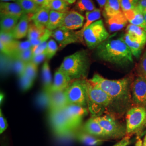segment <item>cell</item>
Here are the masks:
<instances>
[{
	"instance_id": "1",
	"label": "cell",
	"mask_w": 146,
	"mask_h": 146,
	"mask_svg": "<svg viewBox=\"0 0 146 146\" xmlns=\"http://www.w3.org/2000/svg\"><path fill=\"white\" fill-rule=\"evenodd\" d=\"M89 81L103 90L111 98L112 102L108 111L110 115L114 116L115 114L120 115L128 111L133 102L129 78L109 80L96 74Z\"/></svg>"
},
{
	"instance_id": "2",
	"label": "cell",
	"mask_w": 146,
	"mask_h": 146,
	"mask_svg": "<svg viewBox=\"0 0 146 146\" xmlns=\"http://www.w3.org/2000/svg\"><path fill=\"white\" fill-rule=\"evenodd\" d=\"M96 55L104 61L119 66L133 62V55L123 36L108 38L96 48Z\"/></svg>"
},
{
	"instance_id": "3",
	"label": "cell",
	"mask_w": 146,
	"mask_h": 146,
	"mask_svg": "<svg viewBox=\"0 0 146 146\" xmlns=\"http://www.w3.org/2000/svg\"><path fill=\"white\" fill-rule=\"evenodd\" d=\"M90 65L88 53L82 50L64 58L58 68L71 80H84L87 77Z\"/></svg>"
},
{
	"instance_id": "4",
	"label": "cell",
	"mask_w": 146,
	"mask_h": 146,
	"mask_svg": "<svg viewBox=\"0 0 146 146\" xmlns=\"http://www.w3.org/2000/svg\"><path fill=\"white\" fill-rule=\"evenodd\" d=\"M84 84L87 96V108L92 117L101 116L106 110L109 111L111 99L103 90L84 79Z\"/></svg>"
},
{
	"instance_id": "5",
	"label": "cell",
	"mask_w": 146,
	"mask_h": 146,
	"mask_svg": "<svg viewBox=\"0 0 146 146\" xmlns=\"http://www.w3.org/2000/svg\"><path fill=\"white\" fill-rule=\"evenodd\" d=\"M82 36L89 49H93L107 40L110 34L106 30L103 21L99 20L87 27L82 33Z\"/></svg>"
},
{
	"instance_id": "6",
	"label": "cell",
	"mask_w": 146,
	"mask_h": 146,
	"mask_svg": "<svg viewBox=\"0 0 146 146\" xmlns=\"http://www.w3.org/2000/svg\"><path fill=\"white\" fill-rule=\"evenodd\" d=\"M126 134L131 135L142 131L146 127V108L131 107L126 114Z\"/></svg>"
},
{
	"instance_id": "7",
	"label": "cell",
	"mask_w": 146,
	"mask_h": 146,
	"mask_svg": "<svg viewBox=\"0 0 146 146\" xmlns=\"http://www.w3.org/2000/svg\"><path fill=\"white\" fill-rule=\"evenodd\" d=\"M103 128L108 139H120L125 137L126 127L121 124L112 115H107L94 117Z\"/></svg>"
},
{
	"instance_id": "8",
	"label": "cell",
	"mask_w": 146,
	"mask_h": 146,
	"mask_svg": "<svg viewBox=\"0 0 146 146\" xmlns=\"http://www.w3.org/2000/svg\"><path fill=\"white\" fill-rule=\"evenodd\" d=\"M68 104L87 107V96L84 80H73L65 89Z\"/></svg>"
},
{
	"instance_id": "9",
	"label": "cell",
	"mask_w": 146,
	"mask_h": 146,
	"mask_svg": "<svg viewBox=\"0 0 146 146\" xmlns=\"http://www.w3.org/2000/svg\"><path fill=\"white\" fill-rule=\"evenodd\" d=\"M50 123L56 135L63 137L68 135L73 130L63 110L49 113Z\"/></svg>"
},
{
	"instance_id": "10",
	"label": "cell",
	"mask_w": 146,
	"mask_h": 146,
	"mask_svg": "<svg viewBox=\"0 0 146 146\" xmlns=\"http://www.w3.org/2000/svg\"><path fill=\"white\" fill-rule=\"evenodd\" d=\"M51 37L59 43L60 49H63L70 44L83 43L84 41L80 31L68 30L63 27L52 31Z\"/></svg>"
},
{
	"instance_id": "11",
	"label": "cell",
	"mask_w": 146,
	"mask_h": 146,
	"mask_svg": "<svg viewBox=\"0 0 146 146\" xmlns=\"http://www.w3.org/2000/svg\"><path fill=\"white\" fill-rule=\"evenodd\" d=\"M133 102L146 108V78L139 75L131 85Z\"/></svg>"
},
{
	"instance_id": "12",
	"label": "cell",
	"mask_w": 146,
	"mask_h": 146,
	"mask_svg": "<svg viewBox=\"0 0 146 146\" xmlns=\"http://www.w3.org/2000/svg\"><path fill=\"white\" fill-rule=\"evenodd\" d=\"M64 111L72 129L74 131L81 125L83 117L88 114L89 110L87 107L68 104L64 108Z\"/></svg>"
},
{
	"instance_id": "13",
	"label": "cell",
	"mask_w": 146,
	"mask_h": 146,
	"mask_svg": "<svg viewBox=\"0 0 146 146\" xmlns=\"http://www.w3.org/2000/svg\"><path fill=\"white\" fill-rule=\"evenodd\" d=\"M52 31L46 27H39L31 23L29 24L27 37L31 43V46L34 47L46 42L52 36Z\"/></svg>"
},
{
	"instance_id": "14",
	"label": "cell",
	"mask_w": 146,
	"mask_h": 146,
	"mask_svg": "<svg viewBox=\"0 0 146 146\" xmlns=\"http://www.w3.org/2000/svg\"><path fill=\"white\" fill-rule=\"evenodd\" d=\"M47 94L49 113L63 110L68 106L65 90L50 92Z\"/></svg>"
},
{
	"instance_id": "15",
	"label": "cell",
	"mask_w": 146,
	"mask_h": 146,
	"mask_svg": "<svg viewBox=\"0 0 146 146\" xmlns=\"http://www.w3.org/2000/svg\"><path fill=\"white\" fill-rule=\"evenodd\" d=\"M84 17L76 11H68L64 17L62 24L60 27L68 30L74 31L84 27Z\"/></svg>"
},
{
	"instance_id": "16",
	"label": "cell",
	"mask_w": 146,
	"mask_h": 146,
	"mask_svg": "<svg viewBox=\"0 0 146 146\" xmlns=\"http://www.w3.org/2000/svg\"><path fill=\"white\" fill-rule=\"evenodd\" d=\"M126 44L129 48L133 55L136 58H139L142 51L146 44V41L126 33L123 36Z\"/></svg>"
},
{
	"instance_id": "17",
	"label": "cell",
	"mask_w": 146,
	"mask_h": 146,
	"mask_svg": "<svg viewBox=\"0 0 146 146\" xmlns=\"http://www.w3.org/2000/svg\"><path fill=\"white\" fill-rule=\"evenodd\" d=\"M128 21L133 25L140 27L146 31V21L143 11L137 6L135 9L123 12Z\"/></svg>"
},
{
	"instance_id": "18",
	"label": "cell",
	"mask_w": 146,
	"mask_h": 146,
	"mask_svg": "<svg viewBox=\"0 0 146 146\" xmlns=\"http://www.w3.org/2000/svg\"><path fill=\"white\" fill-rule=\"evenodd\" d=\"M72 80L68 75L58 69L55 73L54 80L52 86L48 93L65 90L72 82Z\"/></svg>"
},
{
	"instance_id": "19",
	"label": "cell",
	"mask_w": 146,
	"mask_h": 146,
	"mask_svg": "<svg viewBox=\"0 0 146 146\" xmlns=\"http://www.w3.org/2000/svg\"><path fill=\"white\" fill-rule=\"evenodd\" d=\"M31 19V17L26 13L21 16L20 21H19L14 29L11 31L13 36L15 40L21 39L26 36L29 26V22Z\"/></svg>"
},
{
	"instance_id": "20",
	"label": "cell",
	"mask_w": 146,
	"mask_h": 146,
	"mask_svg": "<svg viewBox=\"0 0 146 146\" xmlns=\"http://www.w3.org/2000/svg\"><path fill=\"white\" fill-rule=\"evenodd\" d=\"M83 129L84 132L97 137L104 139H108V136L106 134L103 128L94 119V117H91L86 122L84 125Z\"/></svg>"
},
{
	"instance_id": "21",
	"label": "cell",
	"mask_w": 146,
	"mask_h": 146,
	"mask_svg": "<svg viewBox=\"0 0 146 146\" xmlns=\"http://www.w3.org/2000/svg\"><path fill=\"white\" fill-rule=\"evenodd\" d=\"M128 22L122 11L118 14L106 19V23L111 32L121 30L127 25Z\"/></svg>"
},
{
	"instance_id": "22",
	"label": "cell",
	"mask_w": 146,
	"mask_h": 146,
	"mask_svg": "<svg viewBox=\"0 0 146 146\" xmlns=\"http://www.w3.org/2000/svg\"><path fill=\"white\" fill-rule=\"evenodd\" d=\"M0 11L1 15H9L14 16L20 19L22 16L25 14L21 6L16 2H1L0 5Z\"/></svg>"
},
{
	"instance_id": "23",
	"label": "cell",
	"mask_w": 146,
	"mask_h": 146,
	"mask_svg": "<svg viewBox=\"0 0 146 146\" xmlns=\"http://www.w3.org/2000/svg\"><path fill=\"white\" fill-rule=\"evenodd\" d=\"M50 10L47 8L42 7L39 11L31 16L33 23L39 27H46L49 20Z\"/></svg>"
},
{
	"instance_id": "24",
	"label": "cell",
	"mask_w": 146,
	"mask_h": 146,
	"mask_svg": "<svg viewBox=\"0 0 146 146\" xmlns=\"http://www.w3.org/2000/svg\"><path fill=\"white\" fill-rule=\"evenodd\" d=\"M76 138L79 142L86 146H99L105 141L104 139L92 135L84 131L78 133L76 134Z\"/></svg>"
},
{
	"instance_id": "25",
	"label": "cell",
	"mask_w": 146,
	"mask_h": 146,
	"mask_svg": "<svg viewBox=\"0 0 146 146\" xmlns=\"http://www.w3.org/2000/svg\"><path fill=\"white\" fill-rule=\"evenodd\" d=\"M121 11V0H107L103 13L106 19L116 15Z\"/></svg>"
},
{
	"instance_id": "26",
	"label": "cell",
	"mask_w": 146,
	"mask_h": 146,
	"mask_svg": "<svg viewBox=\"0 0 146 146\" xmlns=\"http://www.w3.org/2000/svg\"><path fill=\"white\" fill-rule=\"evenodd\" d=\"M66 13H61L56 11H50L49 20L47 28L50 31H54L61 26Z\"/></svg>"
},
{
	"instance_id": "27",
	"label": "cell",
	"mask_w": 146,
	"mask_h": 146,
	"mask_svg": "<svg viewBox=\"0 0 146 146\" xmlns=\"http://www.w3.org/2000/svg\"><path fill=\"white\" fill-rule=\"evenodd\" d=\"M20 18L14 16L1 15V31L11 32L14 29Z\"/></svg>"
},
{
	"instance_id": "28",
	"label": "cell",
	"mask_w": 146,
	"mask_h": 146,
	"mask_svg": "<svg viewBox=\"0 0 146 146\" xmlns=\"http://www.w3.org/2000/svg\"><path fill=\"white\" fill-rule=\"evenodd\" d=\"M42 77L44 85V92L48 93L52 86V78L49 63L46 61L42 66Z\"/></svg>"
},
{
	"instance_id": "29",
	"label": "cell",
	"mask_w": 146,
	"mask_h": 146,
	"mask_svg": "<svg viewBox=\"0 0 146 146\" xmlns=\"http://www.w3.org/2000/svg\"><path fill=\"white\" fill-rule=\"evenodd\" d=\"M16 2L21 6L26 14H35L42 7L36 4L33 0H16Z\"/></svg>"
},
{
	"instance_id": "30",
	"label": "cell",
	"mask_w": 146,
	"mask_h": 146,
	"mask_svg": "<svg viewBox=\"0 0 146 146\" xmlns=\"http://www.w3.org/2000/svg\"><path fill=\"white\" fill-rule=\"evenodd\" d=\"M101 10L98 8H96L95 9H94V11L86 12V21L84 25V27H82V29L79 31L82 36V33L84 30L87 27H88L89 26H90L95 22L99 20L101 18Z\"/></svg>"
},
{
	"instance_id": "31",
	"label": "cell",
	"mask_w": 146,
	"mask_h": 146,
	"mask_svg": "<svg viewBox=\"0 0 146 146\" xmlns=\"http://www.w3.org/2000/svg\"><path fill=\"white\" fill-rule=\"evenodd\" d=\"M32 46L31 42L29 40L19 42L16 40L14 44L11 48V58L19 52H23L27 49H31Z\"/></svg>"
},
{
	"instance_id": "32",
	"label": "cell",
	"mask_w": 146,
	"mask_h": 146,
	"mask_svg": "<svg viewBox=\"0 0 146 146\" xmlns=\"http://www.w3.org/2000/svg\"><path fill=\"white\" fill-rule=\"evenodd\" d=\"M126 31L131 35L146 41V31L140 27L129 24L126 28Z\"/></svg>"
},
{
	"instance_id": "33",
	"label": "cell",
	"mask_w": 146,
	"mask_h": 146,
	"mask_svg": "<svg viewBox=\"0 0 146 146\" xmlns=\"http://www.w3.org/2000/svg\"><path fill=\"white\" fill-rule=\"evenodd\" d=\"M68 5L64 0H53L50 5V9L61 13H67L69 9Z\"/></svg>"
},
{
	"instance_id": "34",
	"label": "cell",
	"mask_w": 146,
	"mask_h": 146,
	"mask_svg": "<svg viewBox=\"0 0 146 146\" xmlns=\"http://www.w3.org/2000/svg\"><path fill=\"white\" fill-rule=\"evenodd\" d=\"M76 8L80 11H90L96 9L92 0H78L76 5Z\"/></svg>"
},
{
	"instance_id": "35",
	"label": "cell",
	"mask_w": 146,
	"mask_h": 146,
	"mask_svg": "<svg viewBox=\"0 0 146 146\" xmlns=\"http://www.w3.org/2000/svg\"><path fill=\"white\" fill-rule=\"evenodd\" d=\"M33 57V52L32 48L24 50L23 52H19L15 55H13L11 58L14 60H19L23 62H29L31 61V59Z\"/></svg>"
},
{
	"instance_id": "36",
	"label": "cell",
	"mask_w": 146,
	"mask_h": 146,
	"mask_svg": "<svg viewBox=\"0 0 146 146\" xmlns=\"http://www.w3.org/2000/svg\"><path fill=\"white\" fill-rule=\"evenodd\" d=\"M15 41L16 40L13 36L11 31V32L1 31L0 42H2L5 44L6 46L8 47L11 50V48Z\"/></svg>"
},
{
	"instance_id": "37",
	"label": "cell",
	"mask_w": 146,
	"mask_h": 146,
	"mask_svg": "<svg viewBox=\"0 0 146 146\" xmlns=\"http://www.w3.org/2000/svg\"><path fill=\"white\" fill-rule=\"evenodd\" d=\"M58 47L56 41L53 39L50 40L47 44V49L45 52L48 60H50L56 54Z\"/></svg>"
},
{
	"instance_id": "38",
	"label": "cell",
	"mask_w": 146,
	"mask_h": 146,
	"mask_svg": "<svg viewBox=\"0 0 146 146\" xmlns=\"http://www.w3.org/2000/svg\"><path fill=\"white\" fill-rule=\"evenodd\" d=\"M140 0H121V8L123 12L133 10L136 8Z\"/></svg>"
},
{
	"instance_id": "39",
	"label": "cell",
	"mask_w": 146,
	"mask_h": 146,
	"mask_svg": "<svg viewBox=\"0 0 146 146\" xmlns=\"http://www.w3.org/2000/svg\"><path fill=\"white\" fill-rule=\"evenodd\" d=\"M37 66L34 63L30 61L27 63L25 70L24 74H26L27 76L29 77L30 78L34 80L37 75Z\"/></svg>"
},
{
	"instance_id": "40",
	"label": "cell",
	"mask_w": 146,
	"mask_h": 146,
	"mask_svg": "<svg viewBox=\"0 0 146 146\" xmlns=\"http://www.w3.org/2000/svg\"><path fill=\"white\" fill-rule=\"evenodd\" d=\"M19 78L21 88L23 91L28 90L31 88L34 82L33 79L27 76L25 74L22 75Z\"/></svg>"
},
{
	"instance_id": "41",
	"label": "cell",
	"mask_w": 146,
	"mask_h": 146,
	"mask_svg": "<svg viewBox=\"0 0 146 146\" xmlns=\"http://www.w3.org/2000/svg\"><path fill=\"white\" fill-rule=\"evenodd\" d=\"M14 67L16 73L20 77L22 75H23L25 73V70L26 63L23 62V61H20L19 60H14Z\"/></svg>"
},
{
	"instance_id": "42",
	"label": "cell",
	"mask_w": 146,
	"mask_h": 146,
	"mask_svg": "<svg viewBox=\"0 0 146 146\" xmlns=\"http://www.w3.org/2000/svg\"><path fill=\"white\" fill-rule=\"evenodd\" d=\"M138 70L140 74L139 75L146 78V49L142 56L140 62L139 63Z\"/></svg>"
},
{
	"instance_id": "43",
	"label": "cell",
	"mask_w": 146,
	"mask_h": 146,
	"mask_svg": "<svg viewBox=\"0 0 146 146\" xmlns=\"http://www.w3.org/2000/svg\"><path fill=\"white\" fill-rule=\"evenodd\" d=\"M47 44L48 42L46 41L37 45L35 47H31L33 52V56H36L44 53L47 49Z\"/></svg>"
},
{
	"instance_id": "44",
	"label": "cell",
	"mask_w": 146,
	"mask_h": 146,
	"mask_svg": "<svg viewBox=\"0 0 146 146\" xmlns=\"http://www.w3.org/2000/svg\"><path fill=\"white\" fill-rule=\"evenodd\" d=\"M8 127V123L5 120L1 109L0 110V133L2 134Z\"/></svg>"
},
{
	"instance_id": "45",
	"label": "cell",
	"mask_w": 146,
	"mask_h": 146,
	"mask_svg": "<svg viewBox=\"0 0 146 146\" xmlns=\"http://www.w3.org/2000/svg\"><path fill=\"white\" fill-rule=\"evenodd\" d=\"M47 58L46 53H43L42 54L38 55L36 56H33V57L31 59V61L34 63L38 66V65L41 62H42L44 60V59Z\"/></svg>"
},
{
	"instance_id": "46",
	"label": "cell",
	"mask_w": 146,
	"mask_h": 146,
	"mask_svg": "<svg viewBox=\"0 0 146 146\" xmlns=\"http://www.w3.org/2000/svg\"><path fill=\"white\" fill-rule=\"evenodd\" d=\"M131 136L127 135L113 146H127L131 143Z\"/></svg>"
},
{
	"instance_id": "47",
	"label": "cell",
	"mask_w": 146,
	"mask_h": 146,
	"mask_svg": "<svg viewBox=\"0 0 146 146\" xmlns=\"http://www.w3.org/2000/svg\"><path fill=\"white\" fill-rule=\"evenodd\" d=\"M138 7L142 11H146V0H140Z\"/></svg>"
},
{
	"instance_id": "48",
	"label": "cell",
	"mask_w": 146,
	"mask_h": 146,
	"mask_svg": "<svg viewBox=\"0 0 146 146\" xmlns=\"http://www.w3.org/2000/svg\"><path fill=\"white\" fill-rule=\"evenodd\" d=\"M99 4L100 8H104V5H106L107 0H96Z\"/></svg>"
},
{
	"instance_id": "49",
	"label": "cell",
	"mask_w": 146,
	"mask_h": 146,
	"mask_svg": "<svg viewBox=\"0 0 146 146\" xmlns=\"http://www.w3.org/2000/svg\"><path fill=\"white\" fill-rule=\"evenodd\" d=\"M52 1L53 0H46L45 3H44V5L43 6V8H48V9H50V5H51Z\"/></svg>"
},
{
	"instance_id": "50",
	"label": "cell",
	"mask_w": 146,
	"mask_h": 146,
	"mask_svg": "<svg viewBox=\"0 0 146 146\" xmlns=\"http://www.w3.org/2000/svg\"><path fill=\"white\" fill-rule=\"evenodd\" d=\"M33 1L38 5L41 6V7H43L46 1V0H33Z\"/></svg>"
},
{
	"instance_id": "51",
	"label": "cell",
	"mask_w": 146,
	"mask_h": 146,
	"mask_svg": "<svg viewBox=\"0 0 146 146\" xmlns=\"http://www.w3.org/2000/svg\"><path fill=\"white\" fill-rule=\"evenodd\" d=\"M142 144H143V142L140 138L138 137L137 140L136 142L135 146H142Z\"/></svg>"
},
{
	"instance_id": "52",
	"label": "cell",
	"mask_w": 146,
	"mask_h": 146,
	"mask_svg": "<svg viewBox=\"0 0 146 146\" xmlns=\"http://www.w3.org/2000/svg\"><path fill=\"white\" fill-rule=\"evenodd\" d=\"M3 98H4V94H3L2 93H1V95H0V103H1V104H2V102L3 100Z\"/></svg>"
},
{
	"instance_id": "53",
	"label": "cell",
	"mask_w": 146,
	"mask_h": 146,
	"mask_svg": "<svg viewBox=\"0 0 146 146\" xmlns=\"http://www.w3.org/2000/svg\"><path fill=\"white\" fill-rule=\"evenodd\" d=\"M64 1H66L67 3H68V4H73L74 3L76 0H64Z\"/></svg>"
},
{
	"instance_id": "54",
	"label": "cell",
	"mask_w": 146,
	"mask_h": 146,
	"mask_svg": "<svg viewBox=\"0 0 146 146\" xmlns=\"http://www.w3.org/2000/svg\"><path fill=\"white\" fill-rule=\"evenodd\" d=\"M142 146H146V134L145 138H144V140L143 141V144H142Z\"/></svg>"
},
{
	"instance_id": "55",
	"label": "cell",
	"mask_w": 146,
	"mask_h": 146,
	"mask_svg": "<svg viewBox=\"0 0 146 146\" xmlns=\"http://www.w3.org/2000/svg\"><path fill=\"white\" fill-rule=\"evenodd\" d=\"M143 15H144L145 19V20H146V11H143Z\"/></svg>"
},
{
	"instance_id": "56",
	"label": "cell",
	"mask_w": 146,
	"mask_h": 146,
	"mask_svg": "<svg viewBox=\"0 0 146 146\" xmlns=\"http://www.w3.org/2000/svg\"><path fill=\"white\" fill-rule=\"evenodd\" d=\"M3 1H16V0H1Z\"/></svg>"
}]
</instances>
